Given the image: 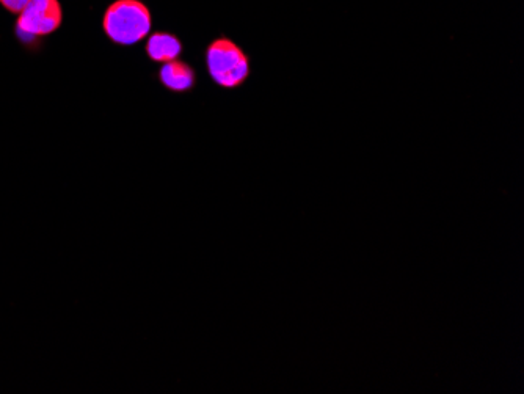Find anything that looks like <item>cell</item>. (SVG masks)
<instances>
[{"mask_svg":"<svg viewBox=\"0 0 524 394\" xmlns=\"http://www.w3.org/2000/svg\"><path fill=\"white\" fill-rule=\"evenodd\" d=\"M204 63L211 81L223 90H237L244 87L252 76L250 55L226 35L215 37L206 46Z\"/></svg>","mask_w":524,"mask_h":394,"instance_id":"6da1fadb","label":"cell"},{"mask_svg":"<svg viewBox=\"0 0 524 394\" xmlns=\"http://www.w3.org/2000/svg\"><path fill=\"white\" fill-rule=\"evenodd\" d=\"M153 29V15L143 0H115L104 11L102 30L110 43L134 46L146 40Z\"/></svg>","mask_w":524,"mask_h":394,"instance_id":"7a4b0ae2","label":"cell"},{"mask_svg":"<svg viewBox=\"0 0 524 394\" xmlns=\"http://www.w3.org/2000/svg\"><path fill=\"white\" fill-rule=\"evenodd\" d=\"M63 7L60 0H30L15 22V37L22 48L37 54L44 38L62 27Z\"/></svg>","mask_w":524,"mask_h":394,"instance_id":"3957f363","label":"cell"},{"mask_svg":"<svg viewBox=\"0 0 524 394\" xmlns=\"http://www.w3.org/2000/svg\"><path fill=\"white\" fill-rule=\"evenodd\" d=\"M156 79L164 90L173 95H187L197 87L198 74L192 63L176 59L162 63L156 71Z\"/></svg>","mask_w":524,"mask_h":394,"instance_id":"277c9868","label":"cell"},{"mask_svg":"<svg viewBox=\"0 0 524 394\" xmlns=\"http://www.w3.org/2000/svg\"><path fill=\"white\" fill-rule=\"evenodd\" d=\"M182 52H184V44L175 33L157 30L146 38L145 54L150 62L159 63V65L172 62V60L181 59Z\"/></svg>","mask_w":524,"mask_h":394,"instance_id":"5b68a950","label":"cell"},{"mask_svg":"<svg viewBox=\"0 0 524 394\" xmlns=\"http://www.w3.org/2000/svg\"><path fill=\"white\" fill-rule=\"evenodd\" d=\"M29 2L30 0H0V5L11 15H19Z\"/></svg>","mask_w":524,"mask_h":394,"instance_id":"8992f818","label":"cell"}]
</instances>
